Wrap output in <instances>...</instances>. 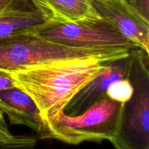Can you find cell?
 I'll use <instances>...</instances> for the list:
<instances>
[{"mask_svg": "<svg viewBox=\"0 0 149 149\" xmlns=\"http://www.w3.org/2000/svg\"><path fill=\"white\" fill-rule=\"evenodd\" d=\"M0 135L4 136H10L13 134L9 130V126L4 117V113L0 110Z\"/></svg>", "mask_w": 149, "mask_h": 149, "instance_id": "9a60e30c", "label": "cell"}, {"mask_svg": "<svg viewBox=\"0 0 149 149\" xmlns=\"http://www.w3.org/2000/svg\"><path fill=\"white\" fill-rule=\"evenodd\" d=\"M54 42L76 47H121L141 49L107 19L87 18L73 23L51 20L31 32Z\"/></svg>", "mask_w": 149, "mask_h": 149, "instance_id": "5b68a950", "label": "cell"}, {"mask_svg": "<svg viewBox=\"0 0 149 149\" xmlns=\"http://www.w3.org/2000/svg\"><path fill=\"white\" fill-rule=\"evenodd\" d=\"M133 86L128 78L116 80L112 83L106 91V96L121 103H126L132 97Z\"/></svg>", "mask_w": 149, "mask_h": 149, "instance_id": "7c38bea8", "label": "cell"}, {"mask_svg": "<svg viewBox=\"0 0 149 149\" xmlns=\"http://www.w3.org/2000/svg\"><path fill=\"white\" fill-rule=\"evenodd\" d=\"M148 55L138 49L131 65L128 79L134 91L124 105L117 133L110 141L116 149H149Z\"/></svg>", "mask_w": 149, "mask_h": 149, "instance_id": "277c9868", "label": "cell"}, {"mask_svg": "<svg viewBox=\"0 0 149 149\" xmlns=\"http://www.w3.org/2000/svg\"><path fill=\"white\" fill-rule=\"evenodd\" d=\"M124 105L106 96L78 116H68L62 111L44 122L42 140L55 139L69 145L111 141L120 126Z\"/></svg>", "mask_w": 149, "mask_h": 149, "instance_id": "3957f363", "label": "cell"}, {"mask_svg": "<svg viewBox=\"0 0 149 149\" xmlns=\"http://www.w3.org/2000/svg\"><path fill=\"white\" fill-rule=\"evenodd\" d=\"M16 0H0V16L13 6Z\"/></svg>", "mask_w": 149, "mask_h": 149, "instance_id": "2e32d148", "label": "cell"}, {"mask_svg": "<svg viewBox=\"0 0 149 149\" xmlns=\"http://www.w3.org/2000/svg\"><path fill=\"white\" fill-rule=\"evenodd\" d=\"M106 63L95 58H64L5 73L15 87L31 97L45 122L63 111L72 97L96 77Z\"/></svg>", "mask_w": 149, "mask_h": 149, "instance_id": "6da1fadb", "label": "cell"}, {"mask_svg": "<svg viewBox=\"0 0 149 149\" xmlns=\"http://www.w3.org/2000/svg\"><path fill=\"white\" fill-rule=\"evenodd\" d=\"M15 87L13 80L5 72L0 71V90H7Z\"/></svg>", "mask_w": 149, "mask_h": 149, "instance_id": "5bb4252c", "label": "cell"}, {"mask_svg": "<svg viewBox=\"0 0 149 149\" xmlns=\"http://www.w3.org/2000/svg\"><path fill=\"white\" fill-rule=\"evenodd\" d=\"M37 138L31 135H0V149H34Z\"/></svg>", "mask_w": 149, "mask_h": 149, "instance_id": "8fae6325", "label": "cell"}, {"mask_svg": "<svg viewBox=\"0 0 149 149\" xmlns=\"http://www.w3.org/2000/svg\"><path fill=\"white\" fill-rule=\"evenodd\" d=\"M126 1H129V0H126Z\"/></svg>", "mask_w": 149, "mask_h": 149, "instance_id": "e0dca14e", "label": "cell"}, {"mask_svg": "<svg viewBox=\"0 0 149 149\" xmlns=\"http://www.w3.org/2000/svg\"><path fill=\"white\" fill-rule=\"evenodd\" d=\"M128 3L141 15L149 20V0H130Z\"/></svg>", "mask_w": 149, "mask_h": 149, "instance_id": "4fadbf2b", "label": "cell"}, {"mask_svg": "<svg viewBox=\"0 0 149 149\" xmlns=\"http://www.w3.org/2000/svg\"><path fill=\"white\" fill-rule=\"evenodd\" d=\"M52 16L53 20L73 23L100 17L90 0H37Z\"/></svg>", "mask_w": 149, "mask_h": 149, "instance_id": "30bf717a", "label": "cell"}, {"mask_svg": "<svg viewBox=\"0 0 149 149\" xmlns=\"http://www.w3.org/2000/svg\"><path fill=\"white\" fill-rule=\"evenodd\" d=\"M138 49L132 50L126 58L105 64L96 77L80 90L64 108L65 114L70 116L81 114L96 102L106 97V91L112 83L128 78Z\"/></svg>", "mask_w": 149, "mask_h": 149, "instance_id": "8992f818", "label": "cell"}, {"mask_svg": "<svg viewBox=\"0 0 149 149\" xmlns=\"http://www.w3.org/2000/svg\"><path fill=\"white\" fill-rule=\"evenodd\" d=\"M51 20L50 13L37 0H16L0 16V39L33 32Z\"/></svg>", "mask_w": 149, "mask_h": 149, "instance_id": "ba28073f", "label": "cell"}, {"mask_svg": "<svg viewBox=\"0 0 149 149\" xmlns=\"http://www.w3.org/2000/svg\"><path fill=\"white\" fill-rule=\"evenodd\" d=\"M0 110L7 115L11 125L28 127L42 139L45 124L36 105L23 90L16 87L0 90Z\"/></svg>", "mask_w": 149, "mask_h": 149, "instance_id": "9c48e42d", "label": "cell"}, {"mask_svg": "<svg viewBox=\"0 0 149 149\" xmlns=\"http://www.w3.org/2000/svg\"><path fill=\"white\" fill-rule=\"evenodd\" d=\"M100 17L111 22L123 35L149 55V20L126 0H90Z\"/></svg>", "mask_w": 149, "mask_h": 149, "instance_id": "52a82bcc", "label": "cell"}, {"mask_svg": "<svg viewBox=\"0 0 149 149\" xmlns=\"http://www.w3.org/2000/svg\"><path fill=\"white\" fill-rule=\"evenodd\" d=\"M130 1V0H129V1H127V2H129V1Z\"/></svg>", "mask_w": 149, "mask_h": 149, "instance_id": "ac0fdd59", "label": "cell"}, {"mask_svg": "<svg viewBox=\"0 0 149 149\" xmlns=\"http://www.w3.org/2000/svg\"><path fill=\"white\" fill-rule=\"evenodd\" d=\"M134 49L121 47H76L54 42L33 33H23L0 39V71L53 60L95 58L109 63L126 58Z\"/></svg>", "mask_w": 149, "mask_h": 149, "instance_id": "7a4b0ae2", "label": "cell"}]
</instances>
